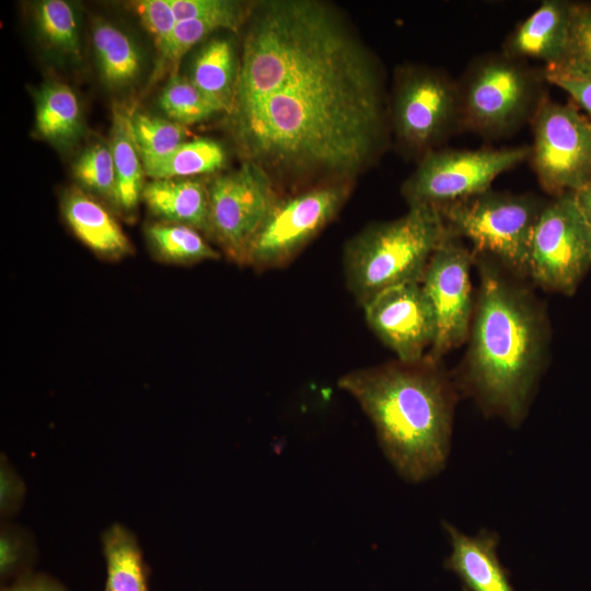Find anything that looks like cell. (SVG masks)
<instances>
[{
    "label": "cell",
    "instance_id": "ffe728a7",
    "mask_svg": "<svg viewBox=\"0 0 591 591\" xmlns=\"http://www.w3.org/2000/svg\"><path fill=\"white\" fill-rule=\"evenodd\" d=\"M239 60L232 42L211 38L196 54L189 80L208 99L229 114L234 99Z\"/></svg>",
    "mask_w": 591,
    "mask_h": 591
},
{
    "label": "cell",
    "instance_id": "1f68e13d",
    "mask_svg": "<svg viewBox=\"0 0 591 591\" xmlns=\"http://www.w3.org/2000/svg\"><path fill=\"white\" fill-rule=\"evenodd\" d=\"M142 25L150 33L161 59L173 36L177 20L167 0H141L132 4Z\"/></svg>",
    "mask_w": 591,
    "mask_h": 591
},
{
    "label": "cell",
    "instance_id": "277c9868",
    "mask_svg": "<svg viewBox=\"0 0 591 591\" xmlns=\"http://www.w3.org/2000/svg\"><path fill=\"white\" fill-rule=\"evenodd\" d=\"M448 234L440 210L426 205L409 206L396 219L367 225L344 247L347 289L363 308L384 290L420 282Z\"/></svg>",
    "mask_w": 591,
    "mask_h": 591
},
{
    "label": "cell",
    "instance_id": "8fae6325",
    "mask_svg": "<svg viewBox=\"0 0 591 591\" xmlns=\"http://www.w3.org/2000/svg\"><path fill=\"white\" fill-rule=\"evenodd\" d=\"M391 120L398 142L425 155L460 127L457 84L432 68H403L396 74Z\"/></svg>",
    "mask_w": 591,
    "mask_h": 591
},
{
    "label": "cell",
    "instance_id": "74e56055",
    "mask_svg": "<svg viewBox=\"0 0 591 591\" xmlns=\"http://www.w3.org/2000/svg\"><path fill=\"white\" fill-rule=\"evenodd\" d=\"M576 202L591 230V182L573 193Z\"/></svg>",
    "mask_w": 591,
    "mask_h": 591
},
{
    "label": "cell",
    "instance_id": "7a4b0ae2",
    "mask_svg": "<svg viewBox=\"0 0 591 591\" xmlns=\"http://www.w3.org/2000/svg\"><path fill=\"white\" fill-rule=\"evenodd\" d=\"M474 260L479 287L459 387L487 416L518 427L542 372L544 315L531 293L501 266L483 256L474 255Z\"/></svg>",
    "mask_w": 591,
    "mask_h": 591
},
{
    "label": "cell",
    "instance_id": "3957f363",
    "mask_svg": "<svg viewBox=\"0 0 591 591\" xmlns=\"http://www.w3.org/2000/svg\"><path fill=\"white\" fill-rule=\"evenodd\" d=\"M337 385L372 422L383 454L409 483H421L447 465L451 448L454 386L426 357L356 369Z\"/></svg>",
    "mask_w": 591,
    "mask_h": 591
},
{
    "label": "cell",
    "instance_id": "4316f807",
    "mask_svg": "<svg viewBox=\"0 0 591 591\" xmlns=\"http://www.w3.org/2000/svg\"><path fill=\"white\" fill-rule=\"evenodd\" d=\"M159 107L167 119L189 126L223 112L185 77L174 73L163 88Z\"/></svg>",
    "mask_w": 591,
    "mask_h": 591
},
{
    "label": "cell",
    "instance_id": "ba28073f",
    "mask_svg": "<svg viewBox=\"0 0 591 591\" xmlns=\"http://www.w3.org/2000/svg\"><path fill=\"white\" fill-rule=\"evenodd\" d=\"M531 147L431 150L402 185L409 206L440 208L490 189L500 174L529 159Z\"/></svg>",
    "mask_w": 591,
    "mask_h": 591
},
{
    "label": "cell",
    "instance_id": "ac0fdd59",
    "mask_svg": "<svg viewBox=\"0 0 591 591\" xmlns=\"http://www.w3.org/2000/svg\"><path fill=\"white\" fill-rule=\"evenodd\" d=\"M142 200L164 222L188 225L209 235L208 183L194 177L153 179L144 185Z\"/></svg>",
    "mask_w": 591,
    "mask_h": 591
},
{
    "label": "cell",
    "instance_id": "2e32d148",
    "mask_svg": "<svg viewBox=\"0 0 591 591\" xmlns=\"http://www.w3.org/2000/svg\"><path fill=\"white\" fill-rule=\"evenodd\" d=\"M443 528L452 547L444 568L457 576L464 591H514L498 557L497 533L482 530L467 535L449 522H443Z\"/></svg>",
    "mask_w": 591,
    "mask_h": 591
},
{
    "label": "cell",
    "instance_id": "7c38bea8",
    "mask_svg": "<svg viewBox=\"0 0 591 591\" xmlns=\"http://www.w3.org/2000/svg\"><path fill=\"white\" fill-rule=\"evenodd\" d=\"M208 193L209 235L229 259L244 265L256 231L280 194L268 175L248 162L215 176Z\"/></svg>",
    "mask_w": 591,
    "mask_h": 591
},
{
    "label": "cell",
    "instance_id": "9a60e30c",
    "mask_svg": "<svg viewBox=\"0 0 591 591\" xmlns=\"http://www.w3.org/2000/svg\"><path fill=\"white\" fill-rule=\"evenodd\" d=\"M576 3L545 0L507 37L502 53L517 60L545 66L560 63L566 54Z\"/></svg>",
    "mask_w": 591,
    "mask_h": 591
},
{
    "label": "cell",
    "instance_id": "f546056e",
    "mask_svg": "<svg viewBox=\"0 0 591 591\" xmlns=\"http://www.w3.org/2000/svg\"><path fill=\"white\" fill-rule=\"evenodd\" d=\"M220 28L234 32L240 30L232 22L223 19H198L178 22L164 56L159 59L154 76H163L165 72H170L171 76L177 73V67L187 51Z\"/></svg>",
    "mask_w": 591,
    "mask_h": 591
},
{
    "label": "cell",
    "instance_id": "5bb4252c",
    "mask_svg": "<svg viewBox=\"0 0 591 591\" xmlns=\"http://www.w3.org/2000/svg\"><path fill=\"white\" fill-rule=\"evenodd\" d=\"M366 321L374 335L398 361L426 358L434 339V318L420 282L384 290L364 306Z\"/></svg>",
    "mask_w": 591,
    "mask_h": 591
},
{
    "label": "cell",
    "instance_id": "5b68a950",
    "mask_svg": "<svg viewBox=\"0 0 591 591\" xmlns=\"http://www.w3.org/2000/svg\"><path fill=\"white\" fill-rule=\"evenodd\" d=\"M543 82V71L503 53L477 58L456 83L460 127L488 138L514 131L533 118Z\"/></svg>",
    "mask_w": 591,
    "mask_h": 591
},
{
    "label": "cell",
    "instance_id": "d4e9b609",
    "mask_svg": "<svg viewBox=\"0 0 591 591\" xmlns=\"http://www.w3.org/2000/svg\"><path fill=\"white\" fill-rule=\"evenodd\" d=\"M146 237L152 254L165 263L190 265L220 257L200 231L188 225L152 223L146 228Z\"/></svg>",
    "mask_w": 591,
    "mask_h": 591
},
{
    "label": "cell",
    "instance_id": "d590c367",
    "mask_svg": "<svg viewBox=\"0 0 591 591\" xmlns=\"http://www.w3.org/2000/svg\"><path fill=\"white\" fill-rule=\"evenodd\" d=\"M23 555L22 541L13 533L2 532L0 536V572L1 576L11 573L19 565Z\"/></svg>",
    "mask_w": 591,
    "mask_h": 591
},
{
    "label": "cell",
    "instance_id": "603a6c76",
    "mask_svg": "<svg viewBox=\"0 0 591 591\" xmlns=\"http://www.w3.org/2000/svg\"><path fill=\"white\" fill-rule=\"evenodd\" d=\"M225 163L223 146L210 138L186 140L165 157L142 161L144 174L153 179L193 178L215 173Z\"/></svg>",
    "mask_w": 591,
    "mask_h": 591
},
{
    "label": "cell",
    "instance_id": "4fadbf2b",
    "mask_svg": "<svg viewBox=\"0 0 591 591\" xmlns=\"http://www.w3.org/2000/svg\"><path fill=\"white\" fill-rule=\"evenodd\" d=\"M473 252L461 239L448 234L432 254L422 279V290L434 318V339L427 356L433 361L463 344L473 318L471 267Z\"/></svg>",
    "mask_w": 591,
    "mask_h": 591
},
{
    "label": "cell",
    "instance_id": "e0dca14e",
    "mask_svg": "<svg viewBox=\"0 0 591 591\" xmlns=\"http://www.w3.org/2000/svg\"><path fill=\"white\" fill-rule=\"evenodd\" d=\"M61 211L74 235L99 257L114 260L132 252L116 219L88 192L78 187L66 190Z\"/></svg>",
    "mask_w": 591,
    "mask_h": 591
},
{
    "label": "cell",
    "instance_id": "8992f818",
    "mask_svg": "<svg viewBox=\"0 0 591 591\" xmlns=\"http://www.w3.org/2000/svg\"><path fill=\"white\" fill-rule=\"evenodd\" d=\"M544 205L533 196L488 189L438 209L449 233L468 240L475 256L526 277L531 236Z\"/></svg>",
    "mask_w": 591,
    "mask_h": 591
},
{
    "label": "cell",
    "instance_id": "8d00e7d4",
    "mask_svg": "<svg viewBox=\"0 0 591 591\" xmlns=\"http://www.w3.org/2000/svg\"><path fill=\"white\" fill-rule=\"evenodd\" d=\"M3 591H67L58 581L55 579L44 576V575H34L28 576L10 588L4 589Z\"/></svg>",
    "mask_w": 591,
    "mask_h": 591
},
{
    "label": "cell",
    "instance_id": "83f0119b",
    "mask_svg": "<svg viewBox=\"0 0 591 591\" xmlns=\"http://www.w3.org/2000/svg\"><path fill=\"white\" fill-rule=\"evenodd\" d=\"M131 126L141 161L170 154L189 136L186 126L144 113L131 115Z\"/></svg>",
    "mask_w": 591,
    "mask_h": 591
},
{
    "label": "cell",
    "instance_id": "484cf974",
    "mask_svg": "<svg viewBox=\"0 0 591 591\" xmlns=\"http://www.w3.org/2000/svg\"><path fill=\"white\" fill-rule=\"evenodd\" d=\"M40 42L51 53L79 61L82 58L79 25L74 9L62 0H44L34 9Z\"/></svg>",
    "mask_w": 591,
    "mask_h": 591
},
{
    "label": "cell",
    "instance_id": "30bf717a",
    "mask_svg": "<svg viewBox=\"0 0 591 591\" xmlns=\"http://www.w3.org/2000/svg\"><path fill=\"white\" fill-rule=\"evenodd\" d=\"M532 166L555 197L591 182V120L577 108L544 97L533 118Z\"/></svg>",
    "mask_w": 591,
    "mask_h": 591
},
{
    "label": "cell",
    "instance_id": "d6a6232c",
    "mask_svg": "<svg viewBox=\"0 0 591 591\" xmlns=\"http://www.w3.org/2000/svg\"><path fill=\"white\" fill-rule=\"evenodd\" d=\"M542 71L545 82L569 94L591 119V70L557 63Z\"/></svg>",
    "mask_w": 591,
    "mask_h": 591
},
{
    "label": "cell",
    "instance_id": "e575fe53",
    "mask_svg": "<svg viewBox=\"0 0 591 591\" xmlns=\"http://www.w3.org/2000/svg\"><path fill=\"white\" fill-rule=\"evenodd\" d=\"M24 487L18 475L7 464L0 468V507L2 512H8L16 507L23 496Z\"/></svg>",
    "mask_w": 591,
    "mask_h": 591
},
{
    "label": "cell",
    "instance_id": "836d02e7",
    "mask_svg": "<svg viewBox=\"0 0 591 591\" xmlns=\"http://www.w3.org/2000/svg\"><path fill=\"white\" fill-rule=\"evenodd\" d=\"M560 63L591 70V5L576 3L565 58Z\"/></svg>",
    "mask_w": 591,
    "mask_h": 591
},
{
    "label": "cell",
    "instance_id": "4dcf8cb0",
    "mask_svg": "<svg viewBox=\"0 0 591 591\" xmlns=\"http://www.w3.org/2000/svg\"><path fill=\"white\" fill-rule=\"evenodd\" d=\"M177 22L198 19H223L244 26L253 3L232 0H167Z\"/></svg>",
    "mask_w": 591,
    "mask_h": 591
},
{
    "label": "cell",
    "instance_id": "d6986e66",
    "mask_svg": "<svg viewBox=\"0 0 591 591\" xmlns=\"http://www.w3.org/2000/svg\"><path fill=\"white\" fill-rule=\"evenodd\" d=\"M92 42L100 77L108 90L124 91L139 81L142 56L125 32L99 19L93 24Z\"/></svg>",
    "mask_w": 591,
    "mask_h": 591
},
{
    "label": "cell",
    "instance_id": "9c48e42d",
    "mask_svg": "<svg viewBox=\"0 0 591 591\" xmlns=\"http://www.w3.org/2000/svg\"><path fill=\"white\" fill-rule=\"evenodd\" d=\"M591 267V230L573 193L545 204L535 222L526 277L547 291L572 294Z\"/></svg>",
    "mask_w": 591,
    "mask_h": 591
},
{
    "label": "cell",
    "instance_id": "f1b7e54d",
    "mask_svg": "<svg viewBox=\"0 0 591 591\" xmlns=\"http://www.w3.org/2000/svg\"><path fill=\"white\" fill-rule=\"evenodd\" d=\"M73 175L83 190L114 206L116 174L109 147L96 143L84 150L73 165Z\"/></svg>",
    "mask_w": 591,
    "mask_h": 591
},
{
    "label": "cell",
    "instance_id": "6da1fadb",
    "mask_svg": "<svg viewBox=\"0 0 591 591\" xmlns=\"http://www.w3.org/2000/svg\"><path fill=\"white\" fill-rule=\"evenodd\" d=\"M230 128L244 162L277 183L351 181L381 152L380 67L337 9L317 0L253 3Z\"/></svg>",
    "mask_w": 591,
    "mask_h": 591
},
{
    "label": "cell",
    "instance_id": "44dd1931",
    "mask_svg": "<svg viewBox=\"0 0 591 591\" xmlns=\"http://www.w3.org/2000/svg\"><path fill=\"white\" fill-rule=\"evenodd\" d=\"M109 148L116 174L114 207L131 215L142 199L144 170L134 138L131 115L120 107L113 111Z\"/></svg>",
    "mask_w": 591,
    "mask_h": 591
},
{
    "label": "cell",
    "instance_id": "cb8c5ba5",
    "mask_svg": "<svg viewBox=\"0 0 591 591\" xmlns=\"http://www.w3.org/2000/svg\"><path fill=\"white\" fill-rule=\"evenodd\" d=\"M107 566L106 591H148L142 556L136 537L114 524L102 535Z\"/></svg>",
    "mask_w": 591,
    "mask_h": 591
},
{
    "label": "cell",
    "instance_id": "7402d4cb",
    "mask_svg": "<svg viewBox=\"0 0 591 591\" xmlns=\"http://www.w3.org/2000/svg\"><path fill=\"white\" fill-rule=\"evenodd\" d=\"M35 128L57 146L67 147L79 139L83 129L81 107L68 85L49 82L42 86L36 96Z\"/></svg>",
    "mask_w": 591,
    "mask_h": 591
},
{
    "label": "cell",
    "instance_id": "52a82bcc",
    "mask_svg": "<svg viewBox=\"0 0 591 591\" xmlns=\"http://www.w3.org/2000/svg\"><path fill=\"white\" fill-rule=\"evenodd\" d=\"M351 183H326L279 195L256 231L245 264L258 271L281 268L336 217Z\"/></svg>",
    "mask_w": 591,
    "mask_h": 591
}]
</instances>
